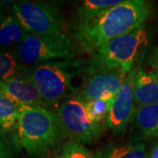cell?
<instances>
[{"label": "cell", "instance_id": "obj_1", "mask_svg": "<svg viewBox=\"0 0 158 158\" xmlns=\"http://www.w3.org/2000/svg\"><path fill=\"white\" fill-rule=\"evenodd\" d=\"M151 6L142 0H123L87 22L72 26L71 39L81 50L93 55L111 40L143 26Z\"/></svg>", "mask_w": 158, "mask_h": 158}, {"label": "cell", "instance_id": "obj_2", "mask_svg": "<svg viewBox=\"0 0 158 158\" xmlns=\"http://www.w3.org/2000/svg\"><path fill=\"white\" fill-rule=\"evenodd\" d=\"M85 64L77 59L56 60L27 67L25 75L33 83L47 106L58 107L62 103L77 96L73 79Z\"/></svg>", "mask_w": 158, "mask_h": 158}, {"label": "cell", "instance_id": "obj_3", "mask_svg": "<svg viewBox=\"0 0 158 158\" xmlns=\"http://www.w3.org/2000/svg\"><path fill=\"white\" fill-rule=\"evenodd\" d=\"M18 140L31 156L48 155L63 135L56 115L45 107L19 106Z\"/></svg>", "mask_w": 158, "mask_h": 158}, {"label": "cell", "instance_id": "obj_4", "mask_svg": "<svg viewBox=\"0 0 158 158\" xmlns=\"http://www.w3.org/2000/svg\"><path fill=\"white\" fill-rule=\"evenodd\" d=\"M147 42L148 34L144 25L111 40L91 56L89 63L84 66L83 73L104 69H121L128 74Z\"/></svg>", "mask_w": 158, "mask_h": 158}, {"label": "cell", "instance_id": "obj_5", "mask_svg": "<svg viewBox=\"0 0 158 158\" xmlns=\"http://www.w3.org/2000/svg\"><path fill=\"white\" fill-rule=\"evenodd\" d=\"M75 43L66 34L38 35L27 34L13 53L18 61L26 67L40 63L74 59Z\"/></svg>", "mask_w": 158, "mask_h": 158}, {"label": "cell", "instance_id": "obj_6", "mask_svg": "<svg viewBox=\"0 0 158 158\" xmlns=\"http://www.w3.org/2000/svg\"><path fill=\"white\" fill-rule=\"evenodd\" d=\"M11 12L28 34L56 35L65 34V19L59 7L44 1H17Z\"/></svg>", "mask_w": 158, "mask_h": 158}, {"label": "cell", "instance_id": "obj_7", "mask_svg": "<svg viewBox=\"0 0 158 158\" xmlns=\"http://www.w3.org/2000/svg\"><path fill=\"white\" fill-rule=\"evenodd\" d=\"M55 113L63 135L81 144L98 141L106 128L105 124L95 123L89 118L85 102L77 96L62 103Z\"/></svg>", "mask_w": 158, "mask_h": 158}, {"label": "cell", "instance_id": "obj_8", "mask_svg": "<svg viewBox=\"0 0 158 158\" xmlns=\"http://www.w3.org/2000/svg\"><path fill=\"white\" fill-rule=\"evenodd\" d=\"M79 97L84 102L113 99L124 83L127 73L121 69H104L85 72Z\"/></svg>", "mask_w": 158, "mask_h": 158}, {"label": "cell", "instance_id": "obj_9", "mask_svg": "<svg viewBox=\"0 0 158 158\" xmlns=\"http://www.w3.org/2000/svg\"><path fill=\"white\" fill-rule=\"evenodd\" d=\"M138 69H133L127 75L124 83L111 102L106 125L114 134L125 132L135 117V81Z\"/></svg>", "mask_w": 158, "mask_h": 158}, {"label": "cell", "instance_id": "obj_10", "mask_svg": "<svg viewBox=\"0 0 158 158\" xmlns=\"http://www.w3.org/2000/svg\"><path fill=\"white\" fill-rule=\"evenodd\" d=\"M0 91L14 102L18 107L25 106L47 108L38 90L25 74L0 82Z\"/></svg>", "mask_w": 158, "mask_h": 158}, {"label": "cell", "instance_id": "obj_11", "mask_svg": "<svg viewBox=\"0 0 158 158\" xmlns=\"http://www.w3.org/2000/svg\"><path fill=\"white\" fill-rule=\"evenodd\" d=\"M134 97L136 107L158 105V78L151 71L137 69Z\"/></svg>", "mask_w": 158, "mask_h": 158}, {"label": "cell", "instance_id": "obj_12", "mask_svg": "<svg viewBox=\"0 0 158 158\" xmlns=\"http://www.w3.org/2000/svg\"><path fill=\"white\" fill-rule=\"evenodd\" d=\"M27 34L17 17L9 13L0 24V48L14 50Z\"/></svg>", "mask_w": 158, "mask_h": 158}, {"label": "cell", "instance_id": "obj_13", "mask_svg": "<svg viewBox=\"0 0 158 158\" xmlns=\"http://www.w3.org/2000/svg\"><path fill=\"white\" fill-rule=\"evenodd\" d=\"M95 158H149L147 148L141 141L122 145H108L96 154Z\"/></svg>", "mask_w": 158, "mask_h": 158}, {"label": "cell", "instance_id": "obj_14", "mask_svg": "<svg viewBox=\"0 0 158 158\" xmlns=\"http://www.w3.org/2000/svg\"><path fill=\"white\" fill-rule=\"evenodd\" d=\"M121 0H85L75 11L72 26L87 22L102 12L120 4Z\"/></svg>", "mask_w": 158, "mask_h": 158}, {"label": "cell", "instance_id": "obj_15", "mask_svg": "<svg viewBox=\"0 0 158 158\" xmlns=\"http://www.w3.org/2000/svg\"><path fill=\"white\" fill-rule=\"evenodd\" d=\"M134 118L143 135L158 137V105L136 107Z\"/></svg>", "mask_w": 158, "mask_h": 158}, {"label": "cell", "instance_id": "obj_16", "mask_svg": "<svg viewBox=\"0 0 158 158\" xmlns=\"http://www.w3.org/2000/svg\"><path fill=\"white\" fill-rule=\"evenodd\" d=\"M19 107L0 91V128L6 133L17 130Z\"/></svg>", "mask_w": 158, "mask_h": 158}, {"label": "cell", "instance_id": "obj_17", "mask_svg": "<svg viewBox=\"0 0 158 158\" xmlns=\"http://www.w3.org/2000/svg\"><path fill=\"white\" fill-rule=\"evenodd\" d=\"M26 68L18 61L13 51L0 48V82L25 74Z\"/></svg>", "mask_w": 158, "mask_h": 158}, {"label": "cell", "instance_id": "obj_18", "mask_svg": "<svg viewBox=\"0 0 158 158\" xmlns=\"http://www.w3.org/2000/svg\"><path fill=\"white\" fill-rule=\"evenodd\" d=\"M113 99H95L85 102L89 118L98 124H106L109 108Z\"/></svg>", "mask_w": 158, "mask_h": 158}, {"label": "cell", "instance_id": "obj_19", "mask_svg": "<svg viewBox=\"0 0 158 158\" xmlns=\"http://www.w3.org/2000/svg\"><path fill=\"white\" fill-rule=\"evenodd\" d=\"M56 158H95V156L80 142L69 140L62 146Z\"/></svg>", "mask_w": 158, "mask_h": 158}, {"label": "cell", "instance_id": "obj_20", "mask_svg": "<svg viewBox=\"0 0 158 158\" xmlns=\"http://www.w3.org/2000/svg\"><path fill=\"white\" fill-rule=\"evenodd\" d=\"M13 145L6 135V132L0 128V158H13Z\"/></svg>", "mask_w": 158, "mask_h": 158}, {"label": "cell", "instance_id": "obj_21", "mask_svg": "<svg viewBox=\"0 0 158 158\" xmlns=\"http://www.w3.org/2000/svg\"><path fill=\"white\" fill-rule=\"evenodd\" d=\"M148 64L151 69L150 71L158 78V45L156 47V48L154 49L149 57Z\"/></svg>", "mask_w": 158, "mask_h": 158}, {"label": "cell", "instance_id": "obj_22", "mask_svg": "<svg viewBox=\"0 0 158 158\" xmlns=\"http://www.w3.org/2000/svg\"><path fill=\"white\" fill-rule=\"evenodd\" d=\"M149 158H158V142L157 144H156V146L153 149L151 155L149 156Z\"/></svg>", "mask_w": 158, "mask_h": 158}, {"label": "cell", "instance_id": "obj_23", "mask_svg": "<svg viewBox=\"0 0 158 158\" xmlns=\"http://www.w3.org/2000/svg\"><path fill=\"white\" fill-rule=\"evenodd\" d=\"M5 19V13H4V4L0 2V24Z\"/></svg>", "mask_w": 158, "mask_h": 158}]
</instances>
